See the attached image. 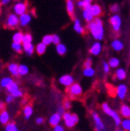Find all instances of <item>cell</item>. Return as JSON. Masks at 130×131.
I'll use <instances>...</instances> for the list:
<instances>
[{
    "label": "cell",
    "mask_w": 130,
    "mask_h": 131,
    "mask_svg": "<svg viewBox=\"0 0 130 131\" xmlns=\"http://www.w3.org/2000/svg\"><path fill=\"white\" fill-rule=\"evenodd\" d=\"M88 28L92 34L94 38L96 40H103L105 31H104L103 22L101 21V19L98 17L93 19V21L88 23Z\"/></svg>",
    "instance_id": "cell-1"
},
{
    "label": "cell",
    "mask_w": 130,
    "mask_h": 131,
    "mask_svg": "<svg viewBox=\"0 0 130 131\" xmlns=\"http://www.w3.org/2000/svg\"><path fill=\"white\" fill-rule=\"evenodd\" d=\"M101 106H102V110L106 113L107 116H109L110 117L113 118V120H114V122H115V125H116V127L120 126V123H121V117H120L119 115H118L115 110H113V109L109 106V105H108L107 103H103Z\"/></svg>",
    "instance_id": "cell-2"
},
{
    "label": "cell",
    "mask_w": 130,
    "mask_h": 131,
    "mask_svg": "<svg viewBox=\"0 0 130 131\" xmlns=\"http://www.w3.org/2000/svg\"><path fill=\"white\" fill-rule=\"evenodd\" d=\"M62 117H63V120L64 123H65V125L68 128L74 127L78 123V121H79L78 116L77 114H72V113L67 112V111H66L65 114Z\"/></svg>",
    "instance_id": "cell-3"
},
{
    "label": "cell",
    "mask_w": 130,
    "mask_h": 131,
    "mask_svg": "<svg viewBox=\"0 0 130 131\" xmlns=\"http://www.w3.org/2000/svg\"><path fill=\"white\" fill-rule=\"evenodd\" d=\"M92 118H93L95 131H107L105 123L103 122L100 116L96 112H92Z\"/></svg>",
    "instance_id": "cell-4"
},
{
    "label": "cell",
    "mask_w": 130,
    "mask_h": 131,
    "mask_svg": "<svg viewBox=\"0 0 130 131\" xmlns=\"http://www.w3.org/2000/svg\"><path fill=\"white\" fill-rule=\"evenodd\" d=\"M67 93H68V96L70 98H77L79 97L83 94V88L80 86L79 84L77 83H74L73 85L69 86L68 89H67Z\"/></svg>",
    "instance_id": "cell-5"
},
{
    "label": "cell",
    "mask_w": 130,
    "mask_h": 131,
    "mask_svg": "<svg viewBox=\"0 0 130 131\" xmlns=\"http://www.w3.org/2000/svg\"><path fill=\"white\" fill-rule=\"evenodd\" d=\"M109 22L115 32H118L120 30L121 25H122V19L119 15H113L109 18Z\"/></svg>",
    "instance_id": "cell-6"
},
{
    "label": "cell",
    "mask_w": 130,
    "mask_h": 131,
    "mask_svg": "<svg viewBox=\"0 0 130 131\" xmlns=\"http://www.w3.org/2000/svg\"><path fill=\"white\" fill-rule=\"evenodd\" d=\"M58 82L59 84L62 85V86L69 88L71 85H73L75 83V79H74V78L71 75H64V76L59 78Z\"/></svg>",
    "instance_id": "cell-7"
},
{
    "label": "cell",
    "mask_w": 130,
    "mask_h": 131,
    "mask_svg": "<svg viewBox=\"0 0 130 131\" xmlns=\"http://www.w3.org/2000/svg\"><path fill=\"white\" fill-rule=\"evenodd\" d=\"M27 3L24 2H18L16 3L14 6V14L16 15V16H21V15L27 13Z\"/></svg>",
    "instance_id": "cell-8"
},
{
    "label": "cell",
    "mask_w": 130,
    "mask_h": 131,
    "mask_svg": "<svg viewBox=\"0 0 130 131\" xmlns=\"http://www.w3.org/2000/svg\"><path fill=\"white\" fill-rule=\"evenodd\" d=\"M19 24L18 16L15 14H10L6 18V27L13 29Z\"/></svg>",
    "instance_id": "cell-9"
},
{
    "label": "cell",
    "mask_w": 130,
    "mask_h": 131,
    "mask_svg": "<svg viewBox=\"0 0 130 131\" xmlns=\"http://www.w3.org/2000/svg\"><path fill=\"white\" fill-rule=\"evenodd\" d=\"M127 94V86L125 84H120L116 88V96L120 99H124Z\"/></svg>",
    "instance_id": "cell-10"
},
{
    "label": "cell",
    "mask_w": 130,
    "mask_h": 131,
    "mask_svg": "<svg viewBox=\"0 0 130 131\" xmlns=\"http://www.w3.org/2000/svg\"><path fill=\"white\" fill-rule=\"evenodd\" d=\"M88 11L90 13V14L93 16V17H98L100 15L102 14V8L99 5H91L89 8L88 9Z\"/></svg>",
    "instance_id": "cell-11"
},
{
    "label": "cell",
    "mask_w": 130,
    "mask_h": 131,
    "mask_svg": "<svg viewBox=\"0 0 130 131\" xmlns=\"http://www.w3.org/2000/svg\"><path fill=\"white\" fill-rule=\"evenodd\" d=\"M31 19H32L31 15L27 14V13H25V14L21 15V16H19V17H18L19 24H20L21 27H27V25L30 23Z\"/></svg>",
    "instance_id": "cell-12"
},
{
    "label": "cell",
    "mask_w": 130,
    "mask_h": 131,
    "mask_svg": "<svg viewBox=\"0 0 130 131\" xmlns=\"http://www.w3.org/2000/svg\"><path fill=\"white\" fill-rule=\"evenodd\" d=\"M102 51V46L99 42H96L91 46L89 49L90 54H92L93 56H98Z\"/></svg>",
    "instance_id": "cell-13"
},
{
    "label": "cell",
    "mask_w": 130,
    "mask_h": 131,
    "mask_svg": "<svg viewBox=\"0 0 130 131\" xmlns=\"http://www.w3.org/2000/svg\"><path fill=\"white\" fill-rule=\"evenodd\" d=\"M62 117L61 116H59L57 113H55L49 117V125L51 127H56V126L59 125V123L61 121Z\"/></svg>",
    "instance_id": "cell-14"
},
{
    "label": "cell",
    "mask_w": 130,
    "mask_h": 131,
    "mask_svg": "<svg viewBox=\"0 0 130 131\" xmlns=\"http://www.w3.org/2000/svg\"><path fill=\"white\" fill-rule=\"evenodd\" d=\"M10 120V116H9V113L6 110H3L0 113V123L2 125H6L9 123Z\"/></svg>",
    "instance_id": "cell-15"
},
{
    "label": "cell",
    "mask_w": 130,
    "mask_h": 131,
    "mask_svg": "<svg viewBox=\"0 0 130 131\" xmlns=\"http://www.w3.org/2000/svg\"><path fill=\"white\" fill-rule=\"evenodd\" d=\"M33 106L31 105H27V106H24V109H23V114H24V117L26 120H28L31 117V116L33 115Z\"/></svg>",
    "instance_id": "cell-16"
},
{
    "label": "cell",
    "mask_w": 130,
    "mask_h": 131,
    "mask_svg": "<svg viewBox=\"0 0 130 131\" xmlns=\"http://www.w3.org/2000/svg\"><path fill=\"white\" fill-rule=\"evenodd\" d=\"M66 6H67V11L69 16L73 17L74 13H75V5H74L73 0H66Z\"/></svg>",
    "instance_id": "cell-17"
},
{
    "label": "cell",
    "mask_w": 130,
    "mask_h": 131,
    "mask_svg": "<svg viewBox=\"0 0 130 131\" xmlns=\"http://www.w3.org/2000/svg\"><path fill=\"white\" fill-rule=\"evenodd\" d=\"M120 114L124 118H129L130 117V107L127 105L124 104L120 107Z\"/></svg>",
    "instance_id": "cell-18"
},
{
    "label": "cell",
    "mask_w": 130,
    "mask_h": 131,
    "mask_svg": "<svg viewBox=\"0 0 130 131\" xmlns=\"http://www.w3.org/2000/svg\"><path fill=\"white\" fill-rule=\"evenodd\" d=\"M8 71L14 77H18V65L16 63H11L7 67Z\"/></svg>",
    "instance_id": "cell-19"
},
{
    "label": "cell",
    "mask_w": 130,
    "mask_h": 131,
    "mask_svg": "<svg viewBox=\"0 0 130 131\" xmlns=\"http://www.w3.org/2000/svg\"><path fill=\"white\" fill-rule=\"evenodd\" d=\"M23 49H24L25 53L27 56H32L35 51V47L32 43L28 44H23Z\"/></svg>",
    "instance_id": "cell-20"
},
{
    "label": "cell",
    "mask_w": 130,
    "mask_h": 131,
    "mask_svg": "<svg viewBox=\"0 0 130 131\" xmlns=\"http://www.w3.org/2000/svg\"><path fill=\"white\" fill-rule=\"evenodd\" d=\"M111 47L115 51H120V50H122V49L124 48V44H123L122 41H120L119 39H116V40H114L112 42Z\"/></svg>",
    "instance_id": "cell-21"
},
{
    "label": "cell",
    "mask_w": 130,
    "mask_h": 131,
    "mask_svg": "<svg viewBox=\"0 0 130 131\" xmlns=\"http://www.w3.org/2000/svg\"><path fill=\"white\" fill-rule=\"evenodd\" d=\"M73 27H74L75 31L77 33H78V34H84V33H85V29H84L83 26L81 25V23H80V21L78 20V19H75V20Z\"/></svg>",
    "instance_id": "cell-22"
},
{
    "label": "cell",
    "mask_w": 130,
    "mask_h": 131,
    "mask_svg": "<svg viewBox=\"0 0 130 131\" xmlns=\"http://www.w3.org/2000/svg\"><path fill=\"white\" fill-rule=\"evenodd\" d=\"M116 77L118 80H124L126 78V72L124 68H118L116 71Z\"/></svg>",
    "instance_id": "cell-23"
},
{
    "label": "cell",
    "mask_w": 130,
    "mask_h": 131,
    "mask_svg": "<svg viewBox=\"0 0 130 131\" xmlns=\"http://www.w3.org/2000/svg\"><path fill=\"white\" fill-rule=\"evenodd\" d=\"M13 79L11 78H9V77H6V78H4L2 80H1V82H0V85H1V86L4 88H7L8 86H10L11 84L13 83Z\"/></svg>",
    "instance_id": "cell-24"
},
{
    "label": "cell",
    "mask_w": 130,
    "mask_h": 131,
    "mask_svg": "<svg viewBox=\"0 0 130 131\" xmlns=\"http://www.w3.org/2000/svg\"><path fill=\"white\" fill-rule=\"evenodd\" d=\"M23 34L22 32H16L13 35V43H18V44H21L22 43V39H23Z\"/></svg>",
    "instance_id": "cell-25"
},
{
    "label": "cell",
    "mask_w": 130,
    "mask_h": 131,
    "mask_svg": "<svg viewBox=\"0 0 130 131\" xmlns=\"http://www.w3.org/2000/svg\"><path fill=\"white\" fill-rule=\"evenodd\" d=\"M35 50L37 51V53L38 54V55H43V54H45L46 50H47V46L44 45V44L41 42V43L37 44V46L36 47H35Z\"/></svg>",
    "instance_id": "cell-26"
},
{
    "label": "cell",
    "mask_w": 130,
    "mask_h": 131,
    "mask_svg": "<svg viewBox=\"0 0 130 131\" xmlns=\"http://www.w3.org/2000/svg\"><path fill=\"white\" fill-rule=\"evenodd\" d=\"M29 72V69L26 65H19L18 66V76H26Z\"/></svg>",
    "instance_id": "cell-27"
},
{
    "label": "cell",
    "mask_w": 130,
    "mask_h": 131,
    "mask_svg": "<svg viewBox=\"0 0 130 131\" xmlns=\"http://www.w3.org/2000/svg\"><path fill=\"white\" fill-rule=\"evenodd\" d=\"M120 125L122 127V130L124 131H129L130 130V120L129 118H124L121 120Z\"/></svg>",
    "instance_id": "cell-28"
},
{
    "label": "cell",
    "mask_w": 130,
    "mask_h": 131,
    "mask_svg": "<svg viewBox=\"0 0 130 131\" xmlns=\"http://www.w3.org/2000/svg\"><path fill=\"white\" fill-rule=\"evenodd\" d=\"M67 47H66L64 44L59 43L58 45H57V54H59L60 56H64L66 53H67Z\"/></svg>",
    "instance_id": "cell-29"
},
{
    "label": "cell",
    "mask_w": 130,
    "mask_h": 131,
    "mask_svg": "<svg viewBox=\"0 0 130 131\" xmlns=\"http://www.w3.org/2000/svg\"><path fill=\"white\" fill-rule=\"evenodd\" d=\"M6 90H7V92L11 95V94H13V93L16 92V91H17V90H19V86L16 82H13L12 84L6 88Z\"/></svg>",
    "instance_id": "cell-30"
},
{
    "label": "cell",
    "mask_w": 130,
    "mask_h": 131,
    "mask_svg": "<svg viewBox=\"0 0 130 131\" xmlns=\"http://www.w3.org/2000/svg\"><path fill=\"white\" fill-rule=\"evenodd\" d=\"M107 64H108V66H109V68H116L119 66L120 61H119L118 58H116V57H112V58H110L109 59V61H108Z\"/></svg>",
    "instance_id": "cell-31"
},
{
    "label": "cell",
    "mask_w": 130,
    "mask_h": 131,
    "mask_svg": "<svg viewBox=\"0 0 130 131\" xmlns=\"http://www.w3.org/2000/svg\"><path fill=\"white\" fill-rule=\"evenodd\" d=\"M5 131H19V129H18V127H17V126H16V123L11 122L6 125Z\"/></svg>",
    "instance_id": "cell-32"
},
{
    "label": "cell",
    "mask_w": 130,
    "mask_h": 131,
    "mask_svg": "<svg viewBox=\"0 0 130 131\" xmlns=\"http://www.w3.org/2000/svg\"><path fill=\"white\" fill-rule=\"evenodd\" d=\"M95 69L93 68H85L83 71V74L85 77H88V78H92V77L95 76Z\"/></svg>",
    "instance_id": "cell-33"
},
{
    "label": "cell",
    "mask_w": 130,
    "mask_h": 131,
    "mask_svg": "<svg viewBox=\"0 0 130 131\" xmlns=\"http://www.w3.org/2000/svg\"><path fill=\"white\" fill-rule=\"evenodd\" d=\"M83 17H84V19H85V21H88V23L93 21V19H94L93 16H92L88 10H85V9H84V11H83Z\"/></svg>",
    "instance_id": "cell-34"
},
{
    "label": "cell",
    "mask_w": 130,
    "mask_h": 131,
    "mask_svg": "<svg viewBox=\"0 0 130 131\" xmlns=\"http://www.w3.org/2000/svg\"><path fill=\"white\" fill-rule=\"evenodd\" d=\"M32 36H31V34H24V36H23V39H22V42L23 44H28V43H32Z\"/></svg>",
    "instance_id": "cell-35"
},
{
    "label": "cell",
    "mask_w": 130,
    "mask_h": 131,
    "mask_svg": "<svg viewBox=\"0 0 130 131\" xmlns=\"http://www.w3.org/2000/svg\"><path fill=\"white\" fill-rule=\"evenodd\" d=\"M12 48L16 53H21L23 50V46L18 43H12Z\"/></svg>",
    "instance_id": "cell-36"
},
{
    "label": "cell",
    "mask_w": 130,
    "mask_h": 131,
    "mask_svg": "<svg viewBox=\"0 0 130 131\" xmlns=\"http://www.w3.org/2000/svg\"><path fill=\"white\" fill-rule=\"evenodd\" d=\"M42 43L46 46H48L52 43V35H47L43 37Z\"/></svg>",
    "instance_id": "cell-37"
},
{
    "label": "cell",
    "mask_w": 130,
    "mask_h": 131,
    "mask_svg": "<svg viewBox=\"0 0 130 131\" xmlns=\"http://www.w3.org/2000/svg\"><path fill=\"white\" fill-rule=\"evenodd\" d=\"M119 10H120V7L117 4H114L110 6V11H111V13H113V14H116V13L119 12Z\"/></svg>",
    "instance_id": "cell-38"
},
{
    "label": "cell",
    "mask_w": 130,
    "mask_h": 131,
    "mask_svg": "<svg viewBox=\"0 0 130 131\" xmlns=\"http://www.w3.org/2000/svg\"><path fill=\"white\" fill-rule=\"evenodd\" d=\"M71 106H72V103L71 101L69 100V99H66L65 101H64V104H63V107L65 109H70L71 108Z\"/></svg>",
    "instance_id": "cell-39"
},
{
    "label": "cell",
    "mask_w": 130,
    "mask_h": 131,
    "mask_svg": "<svg viewBox=\"0 0 130 131\" xmlns=\"http://www.w3.org/2000/svg\"><path fill=\"white\" fill-rule=\"evenodd\" d=\"M84 67H85V68H92V58L91 57H88V58L85 59V61L84 62Z\"/></svg>",
    "instance_id": "cell-40"
},
{
    "label": "cell",
    "mask_w": 130,
    "mask_h": 131,
    "mask_svg": "<svg viewBox=\"0 0 130 131\" xmlns=\"http://www.w3.org/2000/svg\"><path fill=\"white\" fill-rule=\"evenodd\" d=\"M52 43L55 45H58L60 43V37L57 35H53L52 36Z\"/></svg>",
    "instance_id": "cell-41"
},
{
    "label": "cell",
    "mask_w": 130,
    "mask_h": 131,
    "mask_svg": "<svg viewBox=\"0 0 130 131\" xmlns=\"http://www.w3.org/2000/svg\"><path fill=\"white\" fill-rule=\"evenodd\" d=\"M11 96H12L14 98L21 97V96H23V92L19 89V90H17V91H16L15 93H13V94H11Z\"/></svg>",
    "instance_id": "cell-42"
},
{
    "label": "cell",
    "mask_w": 130,
    "mask_h": 131,
    "mask_svg": "<svg viewBox=\"0 0 130 131\" xmlns=\"http://www.w3.org/2000/svg\"><path fill=\"white\" fill-rule=\"evenodd\" d=\"M103 70L106 74H107L108 72H109L110 68H109V66H108V64L106 63V62H103Z\"/></svg>",
    "instance_id": "cell-43"
},
{
    "label": "cell",
    "mask_w": 130,
    "mask_h": 131,
    "mask_svg": "<svg viewBox=\"0 0 130 131\" xmlns=\"http://www.w3.org/2000/svg\"><path fill=\"white\" fill-rule=\"evenodd\" d=\"M65 112H66V109L64 108L63 106H58V108H57V114L59 115V116H63L64 114H65Z\"/></svg>",
    "instance_id": "cell-44"
},
{
    "label": "cell",
    "mask_w": 130,
    "mask_h": 131,
    "mask_svg": "<svg viewBox=\"0 0 130 131\" xmlns=\"http://www.w3.org/2000/svg\"><path fill=\"white\" fill-rule=\"evenodd\" d=\"M54 131H65V129H64L63 126H61L60 124H59V125L54 127Z\"/></svg>",
    "instance_id": "cell-45"
},
{
    "label": "cell",
    "mask_w": 130,
    "mask_h": 131,
    "mask_svg": "<svg viewBox=\"0 0 130 131\" xmlns=\"http://www.w3.org/2000/svg\"><path fill=\"white\" fill-rule=\"evenodd\" d=\"M44 121H45V119H44V117H39L36 119V122H37V125H42L43 123H44Z\"/></svg>",
    "instance_id": "cell-46"
},
{
    "label": "cell",
    "mask_w": 130,
    "mask_h": 131,
    "mask_svg": "<svg viewBox=\"0 0 130 131\" xmlns=\"http://www.w3.org/2000/svg\"><path fill=\"white\" fill-rule=\"evenodd\" d=\"M15 98L13 97L11 95H8L7 96H6V103H11V102H13V100H14Z\"/></svg>",
    "instance_id": "cell-47"
},
{
    "label": "cell",
    "mask_w": 130,
    "mask_h": 131,
    "mask_svg": "<svg viewBox=\"0 0 130 131\" xmlns=\"http://www.w3.org/2000/svg\"><path fill=\"white\" fill-rule=\"evenodd\" d=\"M10 0H0V5H7L9 4Z\"/></svg>",
    "instance_id": "cell-48"
},
{
    "label": "cell",
    "mask_w": 130,
    "mask_h": 131,
    "mask_svg": "<svg viewBox=\"0 0 130 131\" xmlns=\"http://www.w3.org/2000/svg\"><path fill=\"white\" fill-rule=\"evenodd\" d=\"M77 6H80V7H84V3H83V0H79V1H77Z\"/></svg>",
    "instance_id": "cell-49"
},
{
    "label": "cell",
    "mask_w": 130,
    "mask_h": 131,
    "mask_svg": "<svg viewBox=\"0 0 130 131\" xmlns=\"http://www.w3.org/2000/svg\"><path fill=\"white\" fill-rule=\"evenodd\" d=\"M5 107V106H4V104H3L1 101H0V109H3Z\"/></svg>",
    "instance_id": "cell-50"
},
{
    "label": "cell",
    "mask_w": 130,
    "mask_h": 131,
    "mask_svg": "<svg viewBox=\"0 0 130 131\" xmlns=\"http://www.w3.org/2000/svg\"><path fill=\"white\" fill-rule=\"evenodd\" d=\"M1 12H2V7H1V5H0V15H1Z\"/></svg>",
    "instance_id": "cell-51"
},
{
    "label": "cell",
    "mask_w": 130,
    "mask_h": 131,
    "mask_svg": "<svg viewBox=\"0 0 130 131\" xmlns=\"http://www.w3.org/2000/svg\"><path fill=\"white\" fill-rule=\"evenodd\" d=\"M116 131H124V130H122V129H117Z\"/></svg>",
    "instance_id": "cell-52"
},
{
    "label": "cell",
    "mask_w": 130,
    "mask_h": 131,
    "mask_svg": "<svg viewBox=\"0 0 130 131\" xmlns=\"http://www.w3.org/2000/svg\"><path fill=\"white\" fill-rule=\"evenodd\" d=\"M15 1H19V0H15Z\"/></svg>",
    "instance_id": "cell-53"
}]
</instances>
